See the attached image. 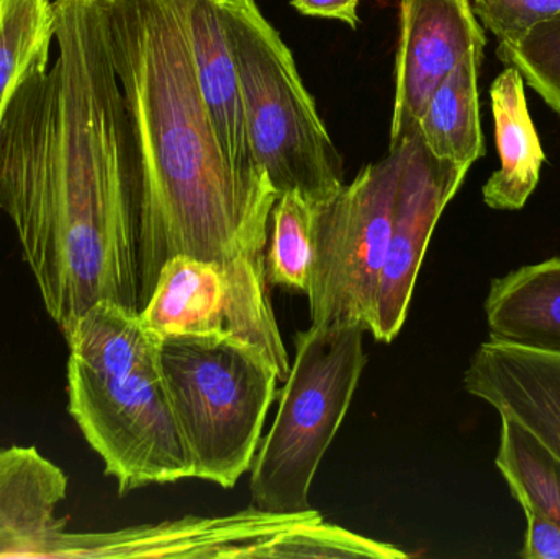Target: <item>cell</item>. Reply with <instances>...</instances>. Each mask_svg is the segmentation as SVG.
Listing matches in <instances>:
<instances>
[{
	"label": "cell",
	"instance_id": "1",
	"mask_svg": "<svg viewBox=\"0 0 560 559\" xmlns=\"http://www.w3.org/2000/svg\"><path fill=\"white\" fill-rule=\"evenodd\" d=\"M56 58L0 120V210L62 335L92 305L141 312L140 196L104 0H55Z\"/></svg>",
	"mask_w": 560,
	"mask_h": 559
},
{
	"label": "cell",
	"instance_id": "2",
	"mask_svg": "<svg viewBox=\"0 0 560 559\" xmlns=\"http://www.w3.org/2000/svg\"><path fill=\"white\" fill-rule=\"evenodd\" d=\"M140 196L141 308L164 263L266 255L279 194L235 170L200 94L177 0H104Z\"/></svg>",
	"mask_w": 560,
	"mask_h": 559
},
{
	"label": "cell",
	"instance_id": "3",
	"mask_svg": "<svg viewBox=\"0 0 560 559\" xmlns=\"http://www.w3.org/2000/svg\"><path fill=\"white\" fill-rule=\"evenodd\" d=\"M65 338L69 416L120 496L194 478L161 370V337L140 312L97 302Z\"/></svg>",
	"mask_w": 560,
	"mask_h": 559
},
{
	"label": "cell",
	"instance_id": "4",
	"mask_svg": "<svg viewBox=\"0 0 560 559\" xmlns=\"http://www.w3.org/2000/svg\"><path fill=\"white\" fill-rule=\"evenodd\" d=\"M242 85L256 163L276 193H299L312 206L345 186V167L303 85L292 51L256 0H219Z\"/></svg>",
	"mask_w": 560,
	"mask_h": 559
},
{
	"label": "cell",
	"instance_id": "5",
	"mask_svg": "<svg viewBox=\"0 0 560 559\" xmlns=\"http://www.w3.org/2000/svg\"><path fill=\"white\" fill-rule=\"evenodd\" d=\"M160 361L194 478L235 488L261 445L278 371L249 345L213 335L161 338Z\"/></svg>",
	"mask_w": 560,
	"mask_h": 559
},
{
	"label": "cell",
	"instance_id": "6",
	"mask_svg": "<svg viewBox=\"0 0 560 559\" xmlns=\"http://www.w3.org/2000/svg\"><path fill=\"white\" fill-rule=\"evenodd\" d=\"M365 328L355 324L312 325L295 337L279 410L252 466L255 508L302 514L323 456L335 440L362 371Z\"/></svg>",
	"mask_w": 560,
	"mask_h": 559
},
{
	"label": "cell",
	"instance_id": "7",
	"mask_svg": "<svg viewBox=\"0 0 560 559\" xmlns=\"http://www.w3.org/2000/svg\"><path fill=\"white\" fill-rule=\"evenodd\" d=\"M397 150L368 164L331 199L313 206L312 325H361L374 331L390 243Z\"/></svg>",
	"mask_w": 560,
	"mask_h": 559
},
{
	"label": "cell",
	"instance_id": "8",
	"mask_svg": "<svg viewBox=\"0 0 560 559\" xmlns=\"http://www.w3.org/2000/svg\"><path fill=\"white\" fill-rule=\"evenodd\" d=\"M158 337L230 338L258 350L285 383L290 358L280 335L266 255L206 261L179 255L164 263L140 312Z\"/></svg>",
	"mask_w": 560,
	"mask_h": 559
},
{
	"label": "cell",
	"instance_id": "9",
	"mask_svg": "<svg viewBox=\"0 0 560 559\" xmlns=\"http://www.w3.org/2000/svg\"><path fill=\"white\" fill-rule=\"evenodd\" d=\"M390 150L398 153L397 190L372 331L382 343H390L400 334L434 229L469 173L466 167L434 156L418 127L407 131Z\"/></svg>",
	"mask_w": 560,
	"mask_h": 559
},
{
	"label": "cell",
	"instance_id": "10",
	"mask_svg": "<svg viewBox=\"0 0 560 559\" xmlns=\"http://www.w3.org/2000/svg\"><path fill=\"white\" fill-rule=\"evenodd\" d=\"M487 36L472 0H400L390 147L417 127L441 82L467 59H482Z\"/></svg>",
	"mask_w": 560,
	"mask_h": 559
},
{
	"label": "cell",
	"instance_id": "11",
	"mask_svg": "<svg viewBox=\"0 0 560 559\" xmlns=\"http://www.w3.org/2000/svg\"><path fill=\"white\" fill-rule=\"evenodd\" d=\"M319 515L275 514L246 509L225 517H189L85 534L84 558L265 559L271 541L287 528Z\"/></svg>",
	"mask_w": 560,
	"mask_h": 559
},
{
	"label": "cell",
	"instance_id": "12",
	"mask_svg": "<svg viewBox=\"0 0 560 559\" xmlns=\"http://www.w3.org/2000/svg\"><path fill=\"white\" fill-rule=\"evenodd\" d=\"M464 389L518 422L560 462V354L489 340L470 358Z\"/></svg>",
	"mask_w": 560,
	"mask_h": 559
},
{
	"label": "cell",
	"instance_id": "13",
	"mask_svg": "<svg viewBox=\"0 0 560 559\" xmlns=\"http://www.w3.org/2000/svg\"><path fill=\"white\" fill-rule=\"evenodd\" d=\"M68 485L35 446L0 449V558L56 559L69 532L56 515Z\"/></svg>",
	"mask_w": 560,
	"mask_h": 559
},
{
	"label": "cell",
	"instance_id": "14",
	"mask_svg": "<svg viewBox=\"0 0 560 559\" xmlns=\"http://www.w3.org/2000/svg\"><path fill=\"white\" fill-rule=\"evenodd\" d=\"M200 94L232 166L246 177L265 179L246 130L242 85L220 16L219 0H177Z\"/></svg>",
	"mask_w": 560,
	"mask_h": 559
},
{
	"label": "cell",
	"instance_id": "15",
	"mask_svg": "<svg viewBox=\"0 0 560 559\" xmlns=\"http://www.w3.org/2000/svg\"><path fill=\"white\" fill-rule=\"evenodd\" d=\"M483 311L490 340L560 354V258L493 279Z\"/></svg>",
	"mask_w": 560,
	"mask_h": 559
},
{
	"label": "cell",
	"instance_id": "16",
	"mask_svg": "<svg viewBox=\"0 0 560 559\" xmlns=\"http://www.w3.org/2000/svg\"><path fill=\"white\" fill-rule=\"evenodd\" d=\"M499 171L483 186V202L495 210H522L535 193L546 154L533 124L518 69L506 66L490 89Z\"/></svg>",
	"mask_w": 560,
	"mask_h": 559
},
{
	"label": "cell",
	"instance_id": "17",
	"mask_svg": "<svg viewBox=\"0 0 560 559\" xmlns=\"http://www.w3.org/2000/svg\"><path fill=\"white\" fill-rule=\"evenodd\" d=\"M482 59L457 66L433 92L417 127L434 156L470 170L486 156L480 127L479 69Z\"/></svg>",
	"mask_w": 560,
	"mask_h": 559
},
{
	"label": "cell",
	"instance_id": "18",
	"mask_svg": "<svg viewBox=\"0 0 560 559\" xmlns=\"http://www.w3.org/2000/svg\"><path fill=\"white\" fill-rule=\"evenodd\" d=\"M55 0H3L0 15V120L16 89L51 65Z\"/></svg>",
	"mask_w": 560,
	"mask_h": 559
},
{
	"label": "cell",
	"instance_id": "19",
	"mask_svg": "<svg viewBox=\"0 0 560 559\" xmlns=\"http://www.w3.org/2000/svg\"><path fill=\"white\" fill-rule=\"evenodd\" d=\"M500 445L495 465L523 511L560 525V462L528 430L500 416Z\"/></svg>",
	"mask_w": 560,
	"mask_h": 559
},
{
	"label": "cell",
	"instance_id": "20",
	"mask_svg": "<svg viewBox=\"0 0 560 559\" xmlns=\"http://www.w3.org/2000/svg\"><path fill=\"white\" fill-rule=\"evenodd\" d=\"M266 249L269 286L308 294L313 268V206L299 193L280 194Z\"/></svg>",
	"mask_w": 560,
	"mask_h": 559
},
{
	"label": "cell",
	"instance_id": "21",
	"mask_svg": "<svg viewBox=\"0 0 560 559\" xmlns=\"http://www.w3.org/2000/svg\"><path fill=\"white\" fill-rule=\"evenodd\" d=\"M289 558H408L394 545L381 544L326 524L322 515L280 532L266 550L265 559Z\"/></svg>",
	"mask_w": 560,
	"mask_h": 559
},
{
	"label": "cell",
	"instance_id": "22",
	"mask_svg": "<svg viewBox=\"0 0 560 559\" xmlns=\"http://www.w3.org/2000/svg\"><path fill=\"white\" fill-rule=\"evenodd\" d=\"M497 55L560 115V12L533 25L518 42L499 43Z\"/></svg>",
	"mask_w": 560,
	"mask_h": 559
},
{
	"label": "cell",
	"instance_id": "23",
	"mask_svg": "<svg viewBox=\"0 0 560 559\" xmlns=\"http://www.w3.org/2000/svg\"><path fill=\"white\" fill-rule=\"evenodd\" d=\"M528 522L525 547L520 557L525 559H560V525L532 511H523Z\"/></svg>",
	"mask_w": 560,
	"mask_h": 559
},
{
	"label": "cell",
	"instance_id": "24",
	"mask_svg": "<svg viewBox=\"0 0 560 559\" xmlns=\"http://www.w3.org/2000/svg\"><path fill=\"white\" fill-rule=\"evenodd\" d=\"M292 5L303 15L341 20L351 28L359 25V0H292Z\"/></svg>",
	"mask_w": 560,
	"mask_h": 559
},
{
	"label": "cell",
	"instance_id": "25",
	"mask_svg": "<svg viewBox=\"0 0 560 559\" xmlns=\"http://www.w3.org/2000/svg\"><path fill=\"white\" fill-rule=\"evenodd\" d=\"M3 0H0V15H2Z\"/></svg>",
	"mask_w": 560,
	"mask_h": 559
}]
</instances>
